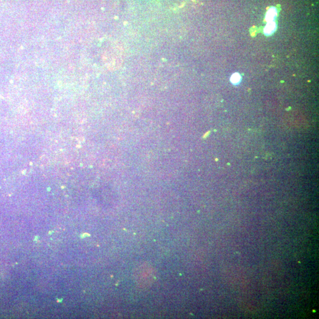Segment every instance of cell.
I'll use <instances>...</instances> for the list:
<instances>
[{"label":"cell","mask_w":319,"mask_h":319,"mask_svg":"<svg viewBox=\"0 0 319 319\" xmlns=\"http://www.w3.org/2000/svg\"><path fill=\"white\" fill-rule=\"evenodd\" d=\"M240 80V75L238 73H235L232 76L231 82L233 83L237 84V83H239Z\"/></svg>","instance_id":"3"},{"label":"cell","mask_w":319,"mask_h":319,"mask_svg":"<svg viewBox=\"0 0 319 319\" xmlns=\"http://www.w3.org/2000/svg\"><path fill=\"white\" fill-rule=\"evenodd\" d=\"M275 28H276V25H275V23L274 22H268V24L266 25V28L264 30L265 33L266 35H269V34H272L274 31V30H275Z\"/></svg>","instance_id":"2"},{"label":"cell","mask_w":319,"mask_h":319,"mask_svg":"<svg viewBox=\"0 0 319 319\" xmlns=\"http://www.w3.org/2000/svg\"><path fill=\"white\" fill-rule=\"evenodd\" d=\"M277 15V11L275 10V8H271L269 10V11H268V13H266V20L268 22H272V20H274V17L276 16Z\"/></svg>","instance_id":"1"}]
</instances>
